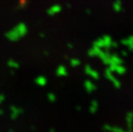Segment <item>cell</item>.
I'll use <instances>...</instances> for the list:
<instances>
[{
  "label": "cell",
  "instance_id": "obj_13",
  "mask_svg": "<svg viewBox=\"0 0 133 132\" xmlns=\"http://www.w3.org/2000/svg\"><path fill=\"white\" fill-rule=\"evenodd\" d=\"M119 64H123V60L117 54H112L108 66L112 65H119Z\"/></svg>",
  "mask_w": 133,
  "mask_h": 132
},
{
  "label": "cell",
  "instance_id": "obj_17",
  "mask_svg": "<svg viewBox=\"0 0 133 132\" xmlns=\"http://www.w3.org/2000/svg\"><path fill=\"white\" fill-rule=\"evenodd\" d=\"M35 83L37 84L38 86L44 87L46 85V84H47V79L44 76H38L37 78L35 79Z\"/></svg>",
  "mask_w": 133,
  "mask_h": 132
},
{
  "label": "cell",
  "instance_id": "obj_10",
  "mask_svg": "<svg viewBox=\"0 0 133 132\" xmlns=\"http://www.w3.org/2000/svg\"><path fill=\"white\" fill-rule=\"evenodd\" d=\"M84 89H85V91L88 93H92V92H94L96 89V85L92 81H91L89 80H86L85 81H84Z\"/></svg>",
  "mask_w": 133,
  "mask_h": 132
},
{
  "label": "cell",
  "instance_id": "obj_20",
  "mask_svg": "<svg viewBox=\"0 0 133 132\" xmlns=\"http://www.w3.org/2000/svg\"><path fill=\"white\" fill-rule=\"evenodd\" d=\"M47 97H48V100H49V101L52 102V103L55 102L56 100H57V96L55 95V94H54V93H48Z\"/></svg>",
  "mask_w": 133,
  "mask_h": 132
},
{
  "label": "cell",
  "instance_id": "obj_21",
  "mask_svg": "<svg viewBox=\"0 0 133 132\" xmlns=\"http://www.w3.org/2000/svg\"><path fill=\"white\" fill-rule=\"evenodd\" d=\"M6 97H5V95H3V94H0V104H1L4 100H5Z\"/></svg>",
  "mask_w": 133,
  "mask_h": 132
},
{
  "label": "cell",
  "instance_id": "obj_23",
  "mask_svg": "<svg viewBox=\"0 0 133 132\" xmlns=\"http://www.w3.org/2000/svg\"><path fill=\"white\" fill-rule=\"evenodd\" d=\"M118 43L116 42V41H113L112 42V47H113V48H117L118 47Z\"/></svg>",
  "mask_w": 133,
  "mask_h": 132
},
{
  "label": "cell",
  "instance_id": "obj_6",
  "mask_svg": "<svg viewBox=\"0 0 133 132\" xmlns=\"http://www.w3.org/2000/svg\"><path fill=\"white\" fill-rule=\"evenodd\" d=\"M125 122L127 125V130L128 132L133 131V112H128L126 114Z\"/></svg>",
  "mask_w": 133,
  "mask_h": 132
},
{
  "label": "cell",
  "instance_id": "obj_16",
  "mask_svg": "<svg viewBox=\"0 0 133 132\" xmlns=\"http://www.w3.org/2000/svg\"><path fill=\"white\" fill-rule=\"evenodd\" d=\"M98 107H99V103L98 102L96 101V100H92L90 106H89V112L91 114H95L98 110Z\"/></svg>",
  "mask_w": 133,
  "mask_h": 132
},
{
  "label": "cell",
  "instance_id": "obj_4",
  "mask_svg": "<svg viewBox=\"0 0 133 132\" xmlns=\"http://www.w3.org/2000/svg\"><path fill=\"white\" fill-rule=\"evenodd\" d=\"M84 73L86 75L90 77L93 80H98L100 78V74L96 70L92 68L90 65H85L84 67Z\"/></svg>",
  "mask_w": 133,
  "mask_h": 132
},
{
  "label": "cell",
  "instance_id": "obj_8",
  "mask_svg": "<svg viewBox=\"0 0 133 132\" xmlns=\"http://www.w3.org/2000/svg\"><path fill=\"white\" fill-rule=\"evenodd\" d=\"M10 118L12 119H16L23 112L22 108L15 106H11L10 107Z\"/></svg>",
  "mask_w": 133,
  "mask_h": 132
},
{
  "label": "cell",
  "instance_id": "obj_7",
  "mask_svg": "<svg viewBox=\"0 0 133 132\" xmlns=\"http://www.w3.org/2000/svg\"><path fill=\"white\" fill-rule=\"evenodd\" d=\"M102 130L104 131L109 132H124V129L116 125H110V124H104L102 127Z\"/></svg>",
  "mask_w": 133,
  "mask_h": 132
},
{
  "label": "cell",
  "instance_id": "obj_9",
  "mask_svg": "<svg viewBox=\"0 0 133 132\" xmlns=\"http://www.w3.org/2000/svg\"><path fill=\"white\" fill-rule=\"evenodd\" d=\"M120 43L123 45L127 46L129 51H133V35H130L127 38L121 39Z\"/></svg>",
  "mask_w": 133,
  "mask_h": 132
},
{
  "label": "cell",
  "instance_id": "obj_24",
  "mask_svg": "<svg viewBox=\"0 0 133 132\" xmlns=\"http://www.w3.org/2000/svg\"><path fill=\"white\" fill-rule=\"evenodd\" d=\"M67 46H68L69 48H70V49H72V48H74V45H72V44H71V43H69V44L67 45Z\"/></svg>",
  "mask_w": 133,
  "mask_h": 132
},
{
  "label": "cell",
  "instance_id": "obj_3",
  "mask_svg": "<svg viewBox=\"0 0 133 132\" xmlns=\"http://www.w3.org/2000/svg\"><path fill=\"white\" fill-rule=\"evenodd\" d=\"M104 76L112 84V85L116 88H120V87H121V83H120V81L115 77V75H113V72H112L108 68L104 71Z\"/></svg>",
  "mask_w": 133,
  "mask_h": 132
},
{
  "label": "cell",
  "instance_id": "obj_18",
  "mask_svg": "<svg viewBox=\"0 0 133 132\" xmlns=\"http://www.w3.org/2000/svg\"><path fill=\"white\" fill-rule=\"evenodd\" d=\"M81 61L79 59L77 58H72L70 59V61H69V64L72 67H74V68H76L77 66H79L81 65Z\"/></svg>",
  "mask_w": 133,
  "mask_h": 132
},
{
  "label": "cell",
  "instance_id": "obj_19",
  "mask_svg": "<svg viewBox=\"0 0 133 132\" xmlns=\"http://www.w3.org/2000/svg\"><path fill=\"white\" fill-rule=\"evenodd\" d=\"M7 65H8V66L10 68L16 69V68H19V64L17 61H14V60H9L8 62H7Z\"/></svg>",
  "mask_w": 133,
  "mask_h": 132
},
{
  "label": "cell",
  "instance_id": "obj_2",
  "mask_svg": "<svg viewBox=\"0 0 133 132\" xmlns=\"http://www.w3.org/2000/svg\"><path fill=\"white\" fill-rule=\"evenodd\" d=\"M112 42H113V40L111 38V36L104 35L102 38H99L96 39L93 42L92 45H96L99 48H101V49H104V50H108L112 47Z\"/></svg>",
  "mask_w": 133,
  "mask_h": 132
},
{
  "label": "cell",
  "instance_id": "obj_14",
  "mask_svg": "<svg viewBox=\"0 0 133 132\" xmlns=\"http://www.w3.org/2000/svg\"><path fill=\"white\" fill-rule=\"evenodd\" d=\"M56 75L59 77H66L68 75V70L66 67L64 65H59L56 69Z\"/></svg>",
  "mask_w": 133,
  "mask_h": 132
},
{
  "label": "cell",
  "instance_id": "obj_1",
  "mask_svg": "<svg viewBox=\"0 0 133 132\" xmlns=\"http://www.w3.org/2000/svg\"><path fill=\"white\" fill-rule=\"evenodd\" d=\"M28 29L25 23H19L17 26H15L13 29H11L6 33V38L11 41H16L20 38L25 37L27 33Z\"/></svg>",
  "mask_w": 133,
  "mask_h": 132
},
{
  "label": "cell",
  "instance_id": "obj_27",
  "mask_svg": "<svg viewBox=\"0 0 133 132\" xmlns=\"http://www.w3.org/2000/svg\"><path fill=\"white\" fill-rule=\"evenodd\" d=\"M86 13H87V14H91V10L87 9V10H86Z\"/></svg>",
  "mask_w": 133,
  "mask_h": 132
},
{
  "label": "cell",
  "instance_id": "obj_12",
  "mask_svg": "<svg viewBox=\"0 0 133 132\" xmlns=\"http://www.w3.org/2000/svg\"><path fill=\"white\" fill-rule=\"evenodd\" d=\"M102 49L101 48H99L96 45H92V47L88 51V55L90 57H98L100 53L101 52Z\"/></svg>",
  "mask_w": 133,
  "mask_h": 132
},
{
  "label": "cell",
  "instance_id": "obj_15",
  "mask_svg": "<svg viewBox=\"0 0 133 132\" xmlns=\"http://www.w3.org/2000/svg\"><path fill=\"white\" fill-rule=\"evenodd\" d=\"M112 9L116 13H119L123 10V3L121 0H115L112 3Z\"/></svg>",
  "mask_w": 133,
  "mask_h": 132
},
{
  "label": "cell",
  "instance_id": "obj_26",
  "mask_svg": "<svg viewBox=\"0 0 133 132\" xmlns=\"http://www.w3.org/2000/svg\"><path fill=\"white\" fill-rule=\"evenodd\" d=\"M3 113H4L3 110H2V109H0V115H3Z\"/></svg>",
  "mask_w": 133,
  "mask_h": 132
},
{
  "label": "cell",
  "instance_id": "obj_5",
  "mask_svg": "<svg viewBox=\"0 0 133 132\" xmlns=\"http://www.w3.org/2000/svg\"><path fill=\"white\" fill-rule=\"evenodd\" d=\"M112 72L117 73L118 75H124L126 73V68L123 65V64H119V65H112L108 66Z\"/></svg>",
  "mask_w": 133,
  "mask_h": 132
},
{
  "label": "cell",
  "instance_id": "obj_22",
  "mask_svg": "<svg viewBox=\"0 0 133 132\" xmlns=\"http://www.w3.org/2000/svg\"><path fill=\"white\" fill-rule=\"evenodd\" d=\"M120 54H121L122 57H127L128 56V52L126 50H121V52H120Z\"/></svg>",
  "mask_w": 133,
  "mask_h": 132
},
{
  "label": "cell",
  "instance_id": "obj_25",
  "mask_svg": "<svg viewBox=\"0 0 133 132\" xmlns=\"http://www.w3.org/2000/svg\"><path fill=\"white\" fill-rule=\"evenodd\" d=\"M76 108H77V111H81V107H80V106H77V107H76Z\"/></svg>",
  "mask_w": 133,
  "mask_h": 132
},
{
  "label": "cell",
  "instance_id": "obj_11",
  "mask_svg": "<svg viewBox=\"0 0 133 132\" xmlns=\"http://www.w3.org/2000/svg\"><path fill=\"white\" fill-rule=\"evenodd\" d=\"M62 6L59 4H54L47 10V14L50 15H55L62 11Z\"/></svg>",
  "mask_w": 133,
  "mask_h": 132
}]
</instances>
